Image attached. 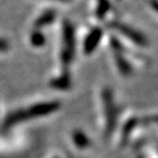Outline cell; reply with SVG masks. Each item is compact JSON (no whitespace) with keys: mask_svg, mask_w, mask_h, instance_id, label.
Returning a JSON list of instances; mask_svg holds the SVG:
<instances>
[{"mask_svg":"<svg viewBox=\"0 0 158 158\" xmlns=\"http://www.w3.org/2000/svg\"><path fill=\"white\" fill-rule=\"evenodd\" d=\"M109 9V3L106 0H100L98 6V15H103L104 13H106Z\"/></svg>","mask_w":158,"mask_h":158,"instance_id":"8992f818","label":"cell"},{"mask_svg":"<svg viewBox=\"0 0 158 158\" xmlns=\"http://www.w3.org/2000/svg\"><path fill=\"white\" fill-rule=\"evenodd\" d=\"M8 47V43L3 40L0 39V51H3V49H7Z\"/></svg>","mask_w":158,"mask_h":158,"instance_id":"52a82bcc","label":"cell"},{"mask_svg":"<svg viewBox=\"0 0 158 158\" xmlns=\"http://www.w3.org/2000/svg\"><path fill=\"white\" fill-rule=\"evenodd\" d=\"M63 43H64V55L67 57L72 56L74 54V46H75V36H74V29L72 24L65 23L64 30H63Z\"/></svg>","mask_w":158,"mask_h":158,"instance_id":"6da1fadb","label":"cell"},{"mask_svg":"<svg viewBox=\"0 0 158 158\" xmlns=\"http://www.w3.org/2000/svg\"><path fill=\"white\" fill-rule=\"evenodd\" d=\"M59 1H66V0H59Z\"/></svg>","mask_w":158,"mask_h":158,"instance_id":"ba28073f","label":"cell"},{"mask_svg":"<svg viewBox=\"0 0 158 158\" xmlns=\"http://www.w3.org/2000/svg\"><path fill=\"white\" fill-rule=\"evenodd\" d=\"M116 29L120 31L123 35H125L127 39H130L131 41H133L134 43L138 45H145L146 44V39L139 32H137L136 30L132 29L128 25L125 24H116Z\"/></svg>","mask_w":158,"mask_h":158,"instance_id":"7a4b0ae2","label":"cell"},{"mask_svg":"<svg viewBox=\"0 0 158 158\" xmlns=\"http://www.w3.org/2000/svg\"><path fill=\"white\" fill-rule=\"evenodd\" d=\"M102 37V31L101 29H94L91 32L89 33L88 36L85 40V52L88 54V53H91L97 46L100 43Z\"/></svg>","mask_w":158,"mask_h":158,"instance_id":"3957f363","label":"cell"},{"mask_svg":"<svg viewBox=\"0 0 158 158\" xmlns=\"http://www.w3.org/2000/svg\"><path fill=\"white\" fill-rule=\"evenodd\" d=\"M30 41H31L32 45H34V46H36V47L42 46V45H44V43H45V36L41 31L36 30V31L32 32L31 37H30Z\"/></svg>","mask_w":158,"mask_h":158,"instance_id":"5b68a950","label":"cell"},{"mask_svg":"<svg viewBox=\"0 0 158 158\" xmlns=\"http://www.w3.org/2000/svg\"><path fill=\"white\" fill-rule=\"evenodd\" d=\"M55 17H56V15H55V12L52 11V10L45 11V12L42 13V15L39 17V19L36 20L35 25H36L37 27H45V25L51 24L52 22H54Z\"/></svg>","mask_w":158,"mask_h":158,"instance_id":"277c9868","label":"cell"}]
</instances>
